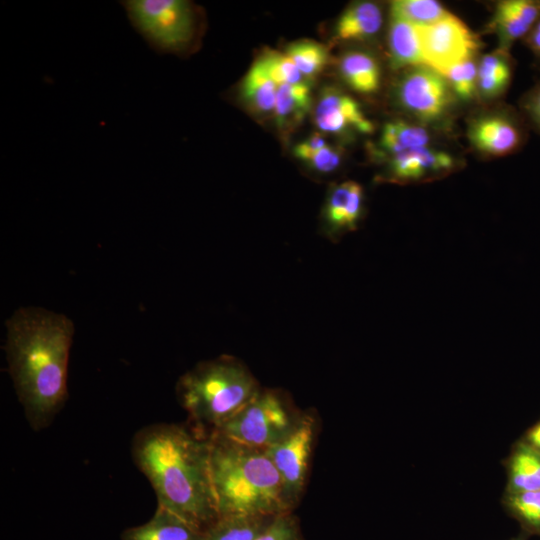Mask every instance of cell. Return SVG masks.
<instances>
[{"mask_svg":"<svg viewBox=\"0 0 540 540\" xmlns=\"http://www.w3.org/2000/svg\"><path fill=\"white\" fill-rule=\"evenodd\" d=\"M131 454L154 489L157 505L201 531L219 518L210 435L175 423L151 424L134 435Z\"/></svg>","mask_w":540,"mask_h":540,"instance_id":"cell-1","label":"cell"},{"mask_svg":"<svg viewBox=\"0 0 540 540\" xmlns=\"http://www.w3.org/2000/svg\"><path fill=\"white\" fill-rule=\"evenodd\" d=\"M5 353L26 419L35 431L49 426L68 398L72 321L43 308L22 307L6 321Z\"/></svg>","mask_w":540,"mask_h":540,"instance_id":"cell-2","label":"cell"},{"mask_svg":"<svg viewBox=\"0 0 540 540\" xmlns=\"http://www.w3.org/2000/svg\"><path fill=\"white\" fill-rule=\"evenodd\" d=\"M210 471L218 514L276 516L289 511L266 452L210 435Z\"/></svg>","mask_w":540,"mask_h":540,"instance_id":"cell-3","label":"cell"},{"mask_svg":"<svg viewBox=\"0 0 540 540\" xmlns=\"http://www.w3.org/2000/svg\"><path fill=\"white\" fill-rule=\"evenodd\" d=\"M261 389L238 358L221 355L199 362L176 384L177 399L194 428L211 435L242 409Z\"/></svg>","mask_w":540,"mask_h":540,"instance_id":"cell-4","label":"cell"},{"mask_svg":"<svg viewBox=\"0 0 540 540\" xmlns=\"http://www.w3.org/2000/svg\"><path fill=\"white\" fill-rule=\"evenodd\" d=\"M132 28L157 54L194 52L203 34L202 10L186 0H121Z\"/></svg>","mask_w":540,"mask_h":540,"instance_id":"cell-5","label":"cell"},{"mask_svg":"<svg viewBox=\"0 0 540 540\" xmlns=\"http://www.w3.org/2000/svg\"><path fill=\"white\" fill-rule=\"evenodd\" d=\"M301 413L284 390L261 387L242 409L213 433L265 451L293 429Z\"/></svg>","mask_w":540,"mask_h":540,"instance_id":"cell-6","label":"cell"},{"mask_svg":"<svg viewBox=\"0 0 540 540\" xmlns=\"http://www.w3.org/2000/svg\"><path fill=\"white\" fill-rule=\"evenodd\" d=\"M319 431L318 413L313 409L304 410L293 429L265 450L280 476L289 511L298 506L306 488Z\"/></svg>","mask_w":540,"mask_h":540,"instance_id":"cell-7","label":"cell"},{"mask_svg":"<svg viewBox=\"0 0 540 540\" xmlns=\"http://www.w3.org/2000/svg\"><path fill=\"white\" fill-rule=\"evenodd\" d=\"M424 65L444 74L458 63L473 57L478 41L471 30L453 14L419 27Z\"/></svg>","mask_w":540,"mask_h":540,"instance_id":"cell-8","label":"cell"},{"mask_svg":"<svg viewBox=\"0 0 540 540\" xmlns=\"http://www.w3.org/2000/svg\"><path fill=\"white\" fill-rule=\"evenodd\" d=\"M397 96L407 112L425 122L444 117L452 103V90L446 78L426 65L410 67L402 75Z\"/></svg>","mask_w":540,"mask_h":540,"instance_id":"cell-9","label":"cell"},{"mask_svg":"<svg viewBox=\"0 0 540 540\" xmlns=\"http://www.w3.org/2000/svg\"><path fill=\"white\" fill-rule=\"evenodd\" d=\"M313 118L323 132L341 134L348 131L371 133L373 123L359 104L348 94L334 87L324 88L318 98Z\"/></svg>","mask_w":540,"mask_h":540,"instance_id":"cell-10","label":"cell"},{"mask_svg":"<svg viewBox=\"0 0 540 540\" xmlns=\"http://www.w3.org/2000/svg\"><path fill=\"white\" fill-rule=\"evenodd\" d=\"M364 192L356 181L347 180L332 186L323 209L325 235L336 240L354 231L363 214Z\"/></svg>","mask_w":540,"mask_h":540,"instance_id":"cell-11","label":"cell"},{"mask_svg":"<svg viewBox=\"0 0 540 540\" xmlns=\"http://www.w3.org/2000/svg\"><path fill=\"white\" fill-rule=\"evenodd\" d=\"M469 139L479 151L504 156L518 149L524 141L520 122L510 115H485L476 119L468 131Z\"/></svg>","mask_w":540,"mask_h":540,"instance_id":"cell-12","label":"cell"},{"mask_svg":"<svg viewBox=\"0 0 540 540\" xmlns=\"http://www.w3.org/2000/svg\"><path fill=\"white\" fill-rule=\"evenodd\" d=\"M454 165L449 154L423 147L389 157L388 172L391 180L417 182L446 173Z\"/></svg>","mask_w":540,"mask_h":540,"instance_id":"cell-13","label":"cell"},{"mask_svg":"<svg viewBox=\"0 0 540 540\" xmlns=\"http://www.w3.org/2000/svg\"><path fill=\"white\" fill-rule=\"evenodd\" d=\"M540 18V2L508 0L497 4L492 26L496 30L501 50L507 51L516 40L525 38Z\"/></svg>","mask_w":540,"mask_h":540,"instance_id":"cell-14","label":"cell"},{"mask_svg":"<svg viewBox=\"0 0 540 540\" xmlns=\"http://www.w3.org/2000/svg\"><path fill=\"white\" fill-rule=\"evenodd\" d=\"M202 534L203 531L157 505L147 522L125 529L121 540H201Z\"/></svg>","mask_w":540,"mask_h":540,"instance_id":"cell-15","label":"cell"},{"mask_svg":"<svg viewBox=\"0 0 540 540\" xmlns=\"http://www.w3.org/2000/svg\"><path fill=\"white\" fill-rule=\"evenodd\" d=\"M507 487L505 492L540 489V451L523 440L518 441L506 462Z\"/></svg>","mask_w":540,"mask_h":540,"instance_id":"cell-16","label":"cell"},{"mask_svg":"<svg viewBox=\"0 0 540 540\" xmlns=\"http://www.w3.org/2000/svg\"><path fill=\"white\" fill-rule=\"evenodd\" d=\"M382 12L373 2L350 5L339 17L334 29L337 40H363L375 35L382 25Z\"/></svg>","mask_w":540,"mask_h":540,"instance_id":"cell-17","label":"cell"},{"mask_svg":"<svg viewBox=\"0 0 540 540\" xmlns=\"http://www.w3.org/2000/svg\"><path fill=\"white\" fill-rule=\"evenodd\" d=\"M388 46L393 67L410 68L424 65L419 26L391 17Z\"/></svg>","mask_w":540,"mask_h":540,"instance_id":"cell-18","label":"cell"},{"mask_svg":"<svg viewBox=\"0 0 540 540\" xmlns=\"http://www.w3.org/2000/svg\"><path fill=\"white\" fill-rule=\"evenodd\" d=\"M311 108L312 92L309 83L302 81L278 86L273 113L279 128L292 129L303 121Z\"/></svg>","mask_w":540,"mask_h":540,"instance_id":"cell-19","label":"cell"},{"mask_svg":"<svg viewBox=\"0 0 540 540\" xmlns=\"http://www.w3.org/2000/svg\"><path fill=\"white\" fill-rule=\"evenodd\" d=\"M339 71L345 83L361 94L375 93L380 86L381 71L377 60L361 51H350L339 60Z\"/></svg>","mask_w":540,"mask_h":540,"instance_id":"cell-20","label":"cell"},{"mask_svg":"<svg viewBox=\"0 0 540 540\" xmlns=\"http://www.w3.org/2000/svg\"><path fill=\"white\" fill-rule=\"evenodd\" d=\"M274 517L265 515L220 516L203 531L201 540H255L269 526Z\"/></svg>","mask_w":540,"mask_h":540,"instance_id":"cell-21","label":"cell"},{"mask_svg":"<svg viewBox=\"0 0 540 540\" xmlns=\"http://www.w3.org/2000/svg\"><path fill=\"white\" fill-rule=\"evenodd\" d=\"M278 85L259 60L247 71L241 83V96L257 112H273Z\"/></svg>","mask_w":540,"mask_h":540,"instance_id":"cell-22","label":"cell"},{"mask_svg":"<svg viewBox=\"0 0 540 540\" xmlns=\"http://www.w3.org/2000/svg\"><path fill=\"white\" fill-rule=\"evenodd\" d=\"M512 64L507 51L485 55L477 66V88L486 98L502 94L510 83Z\"/></svg>","mask_w":540,"mask_h":540,"instance_id":"cell-23","label":"cell"},{"mask_svg":"<svg viewBox=\"0 0 540 540\" xmlns=\"http://www.w3.org/2000/svg\"><path fill=\"white\" fill-rule=\"evenodd\" d=\"M429 139L428 132L424 128L403 120H394L384 125L380 136V146L391 157L427 147Z\"/></svg>","mask_w":540,"mask_h":540,"instance_id":"cell-24","label":"cell"},{"mask_svg":"<svg viewBox=\"0 0 540 540\" xmlns=\"http://www.w3.org/2000/svg\"><path fill=\"white\" fill-rule=\"evenodd\" d=\"M503 505L525 534L540 536V489L505 492Z\"/></svg>","mask_w":540,"mask_h":540,"instance_id":"cell-25","label":"cell"},{"mask_svg":"<svg viewBox=\"0 0 540 540\" xmlns=\"http://www.w3.org/2000/svg\"><path fill=\"white\" fill-rule=\"evenodd\" d=\"M450 13L433 0H396L390 5V16L424 27L434 24Z\"/></svg>","mask_w":540,"mask_h":540,"instance_id":"cell-26","label":"cell"},{"mask_svg":"<svg viewBox=\"0 0 540 540\" xmlns=\"http://www.w3.org/2000/svg\"><path fill=\"white\" fill-rule=\"evenodd\" d=\"M285 54L297 67L302 76L319 74L329 61L327 48L316 41L303 39L291 43Z\"/></svg>","mask_w":540,"mask_h":540,"instance_id":"cell-27","label":"cell"},{"mask_svg":"<svg viewBox=\"0 0 540 540\" xmlns=\"http://www.w3.org/2000/svg\"><path fill=\"white\" fill-rule=\"evenodd\" d=\"M443 76L446 78L452 92L464 100L471 99L477 88V66L473 58L456 64Z\"/></svg>","mask_w":540,"mask_h":540,"instance_id":"cell-28","label":"cell"},{"mask_svg":"<svg viewBox=\"0 0 540 540\" xmlns=\"http://www.w3.org/2000/svg\"><path fill=\"white\" fill-rule=\"evenodd\" d=\"M258 60L278 86L303 81L302 74L285 53L268 51Z\"/></svg>","mask_w":540,"mask_h":540,"instance_id":"cell-29","label":"cell"},{"mask_svg":"<svg viewBox=\"0 0 540 540\" xmlns=\"http://www.w3.org/2000/svg\"><path fill=\"white\" fill-rule=\"evenodd\" d=\"M255 540H305L300 522L293 512L275 516L269 526Z\"/></svg>","mask_w":540,"mask_h":540,"instance_id":"cell-30","label":"cell"},{"mask_svg":"<svg viewBox=\"0 0 540 540\" xmlns=\"http://www.w3.org/2000/svg\"><path fill=\"white\" fill-rule=\"evenodd\" d=\"M341 161V150L331 145H326L309 155L303 162L312 170L326 174L335 171L340 166Z\"/></svg>","mask_w":540,"mask_h":540,"instance_id":"cell-31","label":"cell"},{"mask_svg":"<svg viewBox=\"0 0 540 540\" xmlns=\"http://www.w3.org/2000/svg\"><path fill=\"white\" fill-rule=\"evenodd\" d=\"M522 107L529 120L540 132V82L526 94L522 100Z\"/></svg>","mask_w":540,"mask_h":540,"instance_id":"cell-32","label":"cell"},{"mask_svg":"<svg viewBox=\"0 0 540 540\" xmlns=\"http://www.w3.org/2000/svg\"><path fill=\"white\" fill-rule=\"evenodd\" d=\"M327 144L325 138L320 133H314L301 143L297 144L294 149V155L302 162L312 153L322 149Z\"/></svg>","mask_w":540,"mask_h":540,"instance_id":"cell-33","label":"cell"},{"mask_svg":"<svg viewBox=\"0 0 540 540\" xmlns=\"http://www.w3.org/2000/svg\"><path fill=\"white\" fill-rule=\"evenodd\" d=\"M526 45L540 59V18L524 38Z\"/></svg>","mask_w":540,"mask_h":540,"instance_id":"cell-34","label":"cell"},{"mask_svg":"<svg viewBox=\"0 0 540 540\" xmlns=\"http://www.w3.org/2000/svg\"><path fill=\"white\" fill-rule=\"evenodd\" d=\"M521 440L540 451V420L526 432Z\"/></svg>","mask_w":540,"mask_h":540,"instance_id":"cell-35","label":"cell"},{"mask_svg":"<svg viewBox=\"0 0 540 540\" xmlns=\"http://www.w3.org/2000/svg\"><path fill=\"white\" fill-rule=\"evenodd\" d=\"M527 539V534H525L524 532L516 537H513L509 540H526Z\"/></svg>","mask_w":540,"mask_h":540,"instance_id":"cell-36","label":"cell"}]
</instances>
